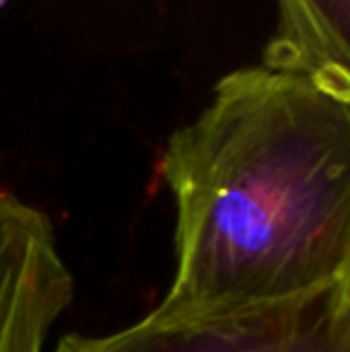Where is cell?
Masks as SVG:
<instances>
[{
  "instance_id": "6da1fadb",
  "label": "cell",
  "mask_w": 350,
  "mask_h": 352,
  "mask_svg": "<svg viewBox=\"0 0 350 352\" xmlns=\"http://www.w3.org/2000/svg\"><path fill=\"white\" fill-rule=\"evenodd\" d=\"M177 266L156 319L329 292L350 261V103L269 65L219 79L168 137Z\"/></svg>"
},
{
  "instance_id": "7a4b0ae2",
  "label": "cell",
  "mask_w": 350,
  "mask_h": 352,
  "mask_svg": "<svg viewBox=\"0 0 350 352\" xmlns=\"http://www.w3.org/2000/svg\"><path fill=\"white\" fill-rule=\"evenodd\" d=\"M329 292L182 319L149 314L111 336H65L56 352H336Z\"/></svg>"
},
{
  "instance_id": "3957f363",
  "label": "cell",
  "mask_w": 350,
  "mask_h": 352,
  "mask_svg": "<svg viewBox=\"0 0 350 352\" xmlns=\"http://www.w3.org/2000/svg\"><path fill=\"white\" fill-rule=\"evenodd\" d=\"M72 292L48 216L0 192V352H43Z\"/></svg>"
},
{
  "instance_id": "277c9868",
  "label": "cell",
  "mask_w": 350,
  "mask_h": 352,
  "mask_svg": "<svg viewBox=\"0 0 350 352\" xmlns=\"http://www.w3.org/2000/svg\"><path fill=\"white\" fill-rule=\"evenodd\" d=\"M278 24L262 63L312 77L350 103V0H276Z\"/></svg>"
},
{
  "instance_id": "5b68a950",
  "label": "cell",
  "mask_w": 350,
  "mask_h": 352,
  "mask_svg": "<svg viewBox=\"0 0 350 352\" xmlns=\"http://www.w3.org/2000/svg\"><path fill=\"white\" fill-rule=\"evenodd\" d=\"M327 316L333 345L341 348L350 340V261L327 297Z\"/></svg>"
},
{
  "instance_id": "8992f818",
  "label": "cell",
  "mask_w": 350,
  "mask_h": 352,
  "mask_svg": "<svg viewBox=\"0 0 350 352\" xmlns=\"http://www.w3.org/2000/svg\"><path fill=\"white\" fill-rule=\"evenodd\" d=\"M336 352H350V340L346 345H341V348H336Z\"/></svg>"
}]
</instances>
